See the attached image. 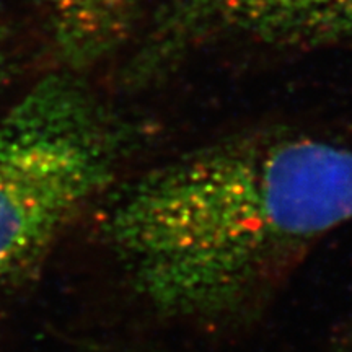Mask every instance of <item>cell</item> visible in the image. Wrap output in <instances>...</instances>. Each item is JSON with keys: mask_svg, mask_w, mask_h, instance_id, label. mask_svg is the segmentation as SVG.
Returning a JSON list of instances; mask_svg holds the SVG:
<instances>
[{"mask_svg": "<svg viewBox=\"0 0 352 352\" xmlns=\"http://www.w3.org/2000/svg\"><path fill=\"white\" fill-rule=\"evenodd\" d=\"M95 209L101 245L151 314L233 327L352 220V145L241 132L122 175Z\"/></svg>", "mask_w": 352, "mask_h": 352, "instance_id": "obj_1", "label": "cell"}, {"mask_svg": "<svg viewBox=\"0 0 352 352\" xmlns=\"http://www.w3.org/2000/svg\"><path fill=\"white\" fill-rule=\"evenodd\" d=\"M134 135L78 77L51 74L0 116V292L34 274L122 176Z\"/></svg>", "mask_w": 352, "mask_h": 352, "instance_id": "obj_2", "label": "cell"}, {"mask_svg": "<svg viewBox=\"0 0 352 352\" xmlns=\"http://www.w3.org/2000/svg\"><path fill=\"white\" fill-rule=\"evenodd\" d=\"M310 0H170L134 69L147 76L202 41L248 36L290 43Z\"/></svg>", "mask_w": 352, "mask_h": 352, "instance_id": "obj_3", "label": "cell"}, {"mask_svg": "<svg viewBox=\"0 0 352 352\" xmlns=\"http://www.w3.org/2000/svg\"><path fill=\"white\" fill-rule=\"evenodd\" d=\"M135 0H43L52 33L70 63H94L121 38Z\"/></svg>", "mask_w": 352, "mask_h": 352, "instance_id": "obj_4", "label": "cell"}, {"mask_svg": "<svg viewBox=\"0 0 352 352\" xmlns=\"http://www.w3.org/2000/svg\"><path fill=\"white\" fill-rule=\"evenodd\" d=\"M352 36V0H310L290 43L318 44Z\"/></svg>", "mask_w": 352, "mask_h": 352, "instance_id": "obj_5", "label": "cell"}, {"mask_svg": "<svg viewBox=\"0 0 352 352\" xmlns=\"http://www.w3.org/2000/svg\"><path fill=\"white\" fill-rule=\"evenodd\" d=\"M3 70H6V50H3L2 39H0V83L3 78Z\"/></svg>", "mask_w": 352, "mask_h": 352, "instance_id": "obj_6", "label": "cell"}]
</instances>
